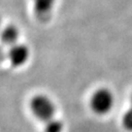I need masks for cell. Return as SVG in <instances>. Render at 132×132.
Masks as SVG:
<instances>
[{
    "mask_svg": "<svg viewBox=\"0 0 132 132\" xmlns=\"http://www.w3.org/2000/svg\"><path fill=\"white\" fill-rule=\"evenodd\" d=\"M5 57L7 58V54H5L4 53V51H3V47H1V46H0V63H1V62H3Z\"/></svg>",
    "mask_w": 132,
    "mask_h": 132,
    "instance_id": "8",
    "label": "cell"
},
{
    "mask_svg": "<svg viewBox=\"0 0 132 132\" xmlns=\"http://www.w3.org/2000/svg\"><path fill=\"white\" fill-rule=\"evenodd\" d=\"M0 31H1V20H0Z\"/></svg>",
    "mask_w": 132,
    "mask_h": 132,
    "instance_id": "9",
    "label": "cell"
},
{
    "mask_svg": "<svg viewBox=\"0 0 132 132\" xmlns=\"http://www.w3.org/2000/svg\"><path fill=\"white\" fill-rule=\"evenodd\" d=\"M55 0H34V13L40 22H47L51 17Z\"/></svg>",
    "mask_w": 132,
    "mask_h": 132,
    "instance_id": "4",
    "label": "cell"
},
{
    "mask_svg": "<svg viewBox=\"0 0 132 132\" xmlns=\"http://www.w3.org/2000/svg\"><path fill=\"white\" fill-rule=\"evenodd\" d=\"M122 123L125 129L132 131V108L129 109L127 112L124 113L122 118Z\"/></svg>",
    "mask_w": 132,
    "mask_h": 132,
    "instance_id": "7",
    "label": "cell"
},
{
    "mask_svg": "<svg viewBox=\"0 0 132 132\" xmlns=\"http://www.w3.org/2000/svg\"><path fill=\"white\" fill-rule=\"evenodd\" d=\"M30 110L38 119L47 122L54 117L55 105L47 96L37 95L30 101Z\"/></svg>",
    "mask_w": 132,
    "mask_h": 132,
    "instance_id": "1",
    "label": "cell"
},
{
    "mask_svg": "<svg viewBox=\"0 0 132 132\" xmlns=\"http://www.w3.org/2000/svg\"><path fill=\"white\" fill-rule=\"evenodd\" d=\"M131 104H132V97H131Z\"/></svg>",
    "mask_w": 132,
    "mask_h": 132,
    "instance_id": "10",
    "label": "cell"
},
{
    "mask_svg": "<svg viewBox=\"0 0 132 132\" xmlns=\"http://www.w3.org/2000/svg\"><path fill=\"white\" fill-rule=\"evenodd\" d=\"M29 57V50L24 44H15L11 46L7 52V58L13 67H21L24 65Z\"/></svg>",
    "mask_w": 132,
    "mask_h": 132,
    "instance_id": "3",
    "label": "cell"
},
{
    "mask_svg": "<svg viewBox=\"0 0 132 132\" xmlns=\"http://www.w3.org/2000/svg\"><path fill=\"white\" fill-rule=\"evenodd\" d=\"M63 123L59 119L53 118L45 124V132H62L63 131Z\"/></svg>",
    "mask_w": 132,
    "mask_h": 132,
    "instance_id": "6",
    "label": "cell"
},
{
    "mask_svg": "<svg viewBox=\"0 0 132 132\" xmlns=\"http://www.w3.org/2000/svg\"><path fill=\"white\" fill-rule=\"evenodd\" d=\"M19 30L14 26H7L0 31V42L4 46L11 47L17 44L19 38Z\"/></svg>",
    "mask_w": 132,
    "mask_h": 132,
    "instance_id": "5",
    "label": "cell"
},
{
    "mask_svg": "<svg viewBox=\"0 0 132 132\" xmlns=\"http://www.w3.org/2000/svg\"><path fill=\"white\" fill-rule=\"evenodd\" d=\"M113 106V95L109 89L101 88L95 92L91 98V108L98 114H105Z\"/></svg>",
    "mask_w": 132,
    "mask_h": 132,
    "instance_id": "2",
    "label": "cell"
}]
</instances>
